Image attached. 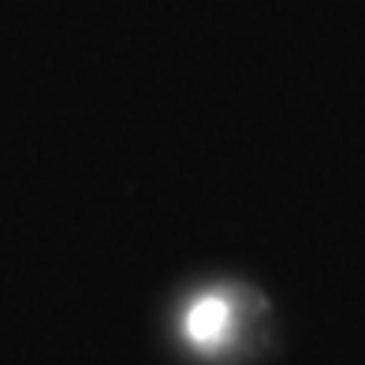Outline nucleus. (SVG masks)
Instances as JSON below:
<instances>
[{"instance_id":"obj_1","label":"nucleus","mask_w":365,"mask_h":365,"mask_svg":"<svg viewBox=\"0 0 365 365\" xmlns=\"http://www.w3.org/2000/svg\"><path fill=\"white\" fill-rule=\"evenodd\" d=\"M227 306L220 298H202L194 309H190V321H187V331L194 343H220L224 328H227Z\"/></svg>"}]
</instances>
